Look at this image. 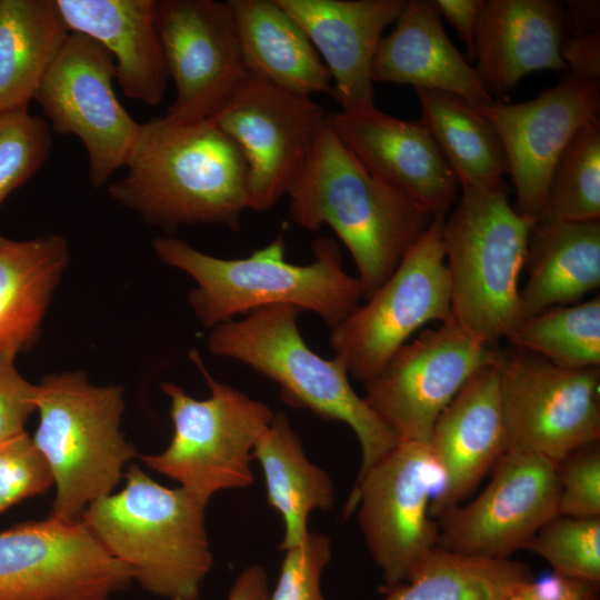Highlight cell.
Masks as SVG:
<instances>
[{"label": "cell", "instance_id": "cell-1", "mask_svg": "<svg viewBox=\"0 0 600 600\" xmlns=\"http://www.w3.org/2000/svg\"><path fill=\"white\" fill-rule=\"evenodd\" d=\"M124 168L109 186L110 197L170 232L194 223L237 230L249 209L246 162L210 119L141 123Z\"/></svg>", "mask_w": 600, "mask_h": 600}, {"label": "cell", "instance_id": "cell-2", "mask_svg": "<svg viewBox=\"0 0 600 600\" xmlns=\"http://www.w3.org/2000/svg\"><path fill=\"white\" fill-rule=\"evenodd\" d=\"M293 222L329 226L348 248L369 299L434 219L410 197L370 173L328 121L287 193Z\"/></svg>", "mask_w": 600, "mask_h": 600}, {"label": "cell", "instance_id": "cell-3", "mask_svg": "<svg viewBox=\"0 0 600 600\" xmlns=\"http://www.w3.org/2000/svg\"><path fill=\"white\" fill-rule=\"evenodd\" d=\"M152 247L164 264L196 280L188 302L204 327L284 304L310 310L333 328L358 308L362 298L358 277L343 270L340 248L327 237L313 241L314 261L304 266L286 260L281 236L242 259L217 258L173 237L157 238Z\"/></svg>", "mask_w": 600, "mask_h": 600}, {"label": "cell", "instance_id": "cell-4", "mask_svg": "<svg viewBox=\"0 0 600 600\" xmlns=\"http://www.w3.org/2000/svg\"><path fill=\"white\" fill-rule=\"evenodd\" d=\"M123 476V489L92 502L81 521L144 590L197 600L213 566L207 504L181 487L156 482L136 463Z\"/></svg>", "mask_w": 600, "mask_h": 600}, {"label": "cell", "instance_id": "cell-5", "mask_svg": "<svg viewBox=\"0 0 600 600\" xmlns=\"http://www.w3.org/2000/svg\"><path fill=\"white\" fill-rule=\"evenodd\" d=\"M300 312L292 306H269L217 324L208 337V349L278 383L289 406L347 423L361 448L359 480L398 439L354 392L347 366L337 357L321 358L307 346L297 327Z\"/></svg>", "mask_w": 600, "mask_h": 600}, {"label": "cell", "instance_id": "cell-6", "mask_svg": "<svg viewBox=\"0 0 600 600\" xmlns=\"http://www.w3.org/2000/svg\"><path fill=\"white\" fill-rule=\"evenodd\" d=\"M533 226L511 206L503 182L462 192L444 220L449 320L479 343L507 339L523 319L519 279Z\"/></svg>", "mask_w": 600, "mask_h": 600}, {"label": "cell", "instance_id": "cell-7", "mask_svg": "<svg viewBox=\"0 0 600 600\" xmlns=\"http://www.w3.org/2000/svg\"><path fill=\"white\" fill-rule=\"evenodd\" d=\"M37 411L32 440L56 486L50 516L79 521L92 502L111 494L137 457L121 431L123 388L92 384L81 371L52 373L38 384Z\"/></svg>", "mask_w": 600, "mask_h": 600}, {"label": "cell", "instance_id": "cell-8", "mask_svg": "<svg viewBox=\"0 0 600 600\" xmlns=\"http://www.w3.org/2000/svg\"><path fill=\"white\" fill-rule=\"evenodd\" d=\"M190 358L210 396L198 400L178 384L162 382L160 388L170 400L172 439L162 452L140 459L208 504L219 491L253 482V450L274 413L262 401L212 378L196 350Z\"/></svg>", "mask_w": 600, "mask_h": 600}, {"label": "cell", "instance_id": "cell-9", "mask_svg": "<svg viewBox=\"0 0 600 600\" xmlns=\"http://www.w3.org/2000/svg\"><path fill=\"white\" fill-rule=\"evenodd\" d=\"M443 482L428 442L398 441L353 484L344 514L357 510L366 546L386 586L407 581L437 547L430 509Z\"/></svg>", "mask_w": 600, "mask_h": 600}, {"label": "cell", "instance_id": "cell-10", "mask_svg": "<svg viewBox=\"0 0 600 600\" xmlns=\"http://www.w3.org/2000/svg\"><path fill=\"white\" fill-rule=\"evenodd\" d=\"M434 218L390 278L343 321L330 343L356 380L366 382L387 364L422 326L450 319L451 288L442 231Z\"/></svg>", "mask_w": 600, "mask_h": 600}, {"label": "cell", "instance_id": "cell-11", "mask_svg": "<svg viewBox=\"0 0 600 600\" xmlns=\"http://www.w3.org/2000/svg\"><path fill=\"white\" fill-rule=\"evenodd\" d=\"M327 116L310 96L248 72L210 120L246 162L249 209L269 210L288 193Z\"/></svg>", "mask_w": 600, "mask_h": 600}, {"label": "cell", "instance_id": "cell-12", "mask_svg": "<svg viewBox=\"0 0 600 600\" xmlns=\"http://www.w3.org/2000/svg\"><path fill=\"white\" fill-rule=\"evenodd\" d=\"M113 80L111 53L97 40L69 32L33 99L56 132L82 142L96 188L124 168L141 129L118 100Z\"/></svg>", "mask_w": 600, "mask_h": 600}, {"label": "cell", "instance_id": "cell-13", "mask_svg": "<svg viewBox=\"0 0 600 600\" xmlns=\"http://www.w3.org/2000/svg\"><path fill=\"white\" fill-rule=\"evenodd\" d=\"M508 450L560 461L600 440V367L569 369L524 350L502 353Z\"/></svg>", "mask_w": 600, "mask_h": 600}, {"label": "cell", "instance_id": "cell-14", "mask_svg": "<svg viewBox=\"0 0 600 600\" xmlns=\"http://www.w3.org/2000/svg\"><path fill=\"white\" fill-rule=\"evenodd\" d=\"M501 354L448 320L400 347L363 382V399L398 441L428 442L438 417L469 378Z\"/></svg>", "mask_w": 600, "mask_h": 600}, {"label": "cell", "instance_id": "cell-15", "mask_svg": "<svg viewBox=\"0 0 600 600\" xmlns=\"http://www.w3.org/2000/svg\"><path fill=\"white\" fill-rule=\"evenodd\" d=\"M133 581L81 520L0 531V600H109Z\"/></svg>", "mask_w": 600, "mask_h": 600}, {"label": "cell", "instance_id": "cell-16", "mask_svg": "<svg viewBox=\"0 0 600 600\" xmlns=\"http://www.w3.org/2000/svg\"><path fill=\"white\" fill-rule=\"evenodd\" d=\"M486 489L438 519L437 546L461 554L507 559L528 549L540 528L558 514L556 462L508 450Z\"/></svg>", "mask_w": 600, "mask_h": 600}, {"label": "cell", "instance_id": "cell-17", "mask_svg": "<svg viewBox=\"0 0 600 600\" xmlns=\"http://www.w3.org/2000/svg\"><path fill=\"white\" fill-rule=\"evenodd\" d=\"M497 130L516 192L514 209L542 218L553 168L574 133L599 120L600 82L567 76L532 100L473 104Z\"/></svg>", "mask_w": 600, "mask_h": 600}, {"label": "cell", "instance_id": "cell-18", "mask_svg": "<svg viewBox=\"0 0 600 600\" xmlns=\"http://www.w3.org/2000/svg\"><path fill=\"white\" fill-rule=\"evenodd\" d=\"M157 27L176 98L167 119H210L248 74L228 1L159 0Z\"/></svg>", "mask_w": 600, "mask_h": 600}, {"label": "cell", "instance_id": "cell-19", "mask_svg": "<svg viewBox=\"0 0 600 600\" xmlns=\"http://www.w3.org/2000/svg\"><path fill=\"white\" fill-rule=\"evenodd\" d=\"M344 146L373 176L446 218L459 182L426 123L402 120L376 106L328 114Z\"/></svg>", "mask_w": 600, "mask_h": 600}, {"label": "cell", "instance_id": "cell-20", "mask_svg": "<svg viewBox=\"0 0 600 600\" xmlns=\"http://www.w3.org/2000/svg\"><path fill=\"white\" fill-rule=\"evenodd\" d=\"M500 361L473 373L433 426L428 444L443 482L431 503L432 518L461 504L508 451Z\"/></svg>", "mask_w": 600, "mask_h": 600}, {"label": "cell", "instance_id": "cell-21", "mask_svg": "<svg viewBox=\"0 0 600 600\" xmlns=\"http://www.w3.org/2000/svg\"><path fill=\"white\" fill-rule=\"evenodd\" d=\"M303 29L331 80L342 111L374 106L371 67L382 33L406 0H277Z\"/></svg>", "mask_w": 600, "mask_h": 600}, {"label": "cell", "instance_id": "cell-22", "mask_svg": "<svg viewBox=\"0 0 600 600\" xmlns=\"http://www.w3.org/2000/svg\"><path fill=\"white\" fill-rule=\"evenodd\" d=\"M566 34L564 9L557 1H484L474 37V69L488 93L502 97L532 71L568 70L561 57Z\"/></svg>", "mask_w": 600, "mask_h": 600}, {"label": "cell", "instance_id": "cell-23", "mask_svg": "<svg viewBox=\"0 0 600 600\" xmlns=\"http://www.w3.org/2000/svg\"><path fill=\"white\" fill-rule=\"evenodd\" d=\"M70 32L102 44L116 62L126 97L159 104L170 80L157 27L158 0H54Z\"/></svg>", "mask_w": 600, "mask_h": 600}, {"label": "cell", "instance_id": "cell-24", "mask_svg": "<svg viewBox=\"0 0 600 600\" xmlns=\"http://www.w3.org/2000/svg\"><path fill=\"white\" fill-rule=\"evenodd\" d=\"M373 56V82L456 94L471 104L492 101L477 70L447 36L433 0H410Z\"/></svg>", "mask_w": 600, "mask_h": 600}, {"label": "cell", "instance_id": "cell-25", "mask_svg": "<svg viewBox=\"0 0 600 600\" xmlns=\"http://www.w3.org/2000/svg\"><path fill=\"white\" fill-rule=\"evenodd\" d=\"M250 73L283 89L332 96L331 76L303 29L277 0H228Z\"/></svg>", "mask_w": 600, "mask_h": 600}, {"label": "cell", "instance_id": "cell-26", "mask_svg": "<svg viewBox=\"0 0 600 600\" xmlns=\"http://www.w3.org/2000/svg\"><path fill=\"white\" fill-rule=\"evenodd\" d=\"M68 262L59 234L22 241L0 234V356L16 358L37 341Z\"/></svg>", "mask_w": 600, "mask_h": 600}, {"label": "cell", "instance_id": "cell-27", "mask_svg": "<svg viewBox=\"0 0 600 600\" xmlns=\"http://www.w3.org/2000/svg\"><path fill=\"white\" fill-rule=\"evenodd\" d=\"M520 290L522 314L577 303L600 286V221H538L531 231Z\"/></svg>", "mask_w": 600, "mask_h": 600}, {"label": "cell", "instance_id": "cell-28", "mask_svg": "<svg viewBox=\"0 0 600 600\" xmlns=\"http://www.w3.org/2000/svg\"><path fill=\"white\" fill-rule=\"evenodd\" d=\"M264 476L269 504L284 523L280 548L299 546L307 538L313 510H330L334 488L328 473L307 458L286 413L276 412L253 450Z\"/></svg>", "mask_w": 600, "mask_h": 600}, {"label": "cell", "instance_id": "cell-29", "mask_svg": "<svg viewBox=\"0 0 600 600\" xmlns=\"http://www.w3.org/2000/svg\"><path fill=\"white\" fill-rule=\"evenodd\" d=\"M69 32L54 0H0V114L29 109Z\"/></svg>", "mask_w": 600, "mask_h": 600}, {"label": "cell", "instance_id": "cell-30", "mask_svg": "<svg viewBox=\"0 0 600 600\" xmlns=\"http://www.w3.org/2000/svg\"><path fill=\"white\" fill-rule=\"evenodd\" d=\"M422 118L462 192L498 188L509 173L501 139L473 104L452 93L416 89Z\"/></svg>", "mask_w": 600, "mask_h": 600}, {"label": "cell", "instance_id": "cell-31", "mask_svg": "<svg viewBox=\"0 0 600 600\" xmlns=\"http://www.w3.org/2000/svg\"><path fill=\"white\" fill-rule=\"evenodd\" d=\"M534 577L523 562L461 554L434 547L382 600H501Z\"/></svg>", "mask_w": 600, "mask_h": 600}, {"label": "cell", "instance_id": "cell-32", "mask_svg": "<svg viewBox=\"0 0 600 600\" xmlns=\"http://www.w3.org/2000/svg\"><path fill=\"white\" fill-rule=\"evenodd\" d=\"M507 340L562 368L600 367V298L524 317Z\"/></svg>", "mask_w": 600, "mask_h": 600}, {"label": "cell", "instance_id": "cell-33", "mask_svg": "<svg viewBox=\"0 0 600 600\" xmlns=\"http://www.w3.org/2000/svg\"><path fill=\"white\" fill-rule=\"evenodd\" d=\"M540 220L600 221L599 120L580 128L558 159Z\"/></svg>", "mask_w": 600, "mask_h": 600}, {"label": "cell", "instance_id": "cell-34", "mask_svg": "<svg viewBox=\"0 0 600 600\" xmlns=\"http://www.w3.org/2000/svg\"><path fill=\"white\" fill-rule=\"evenodd\" d=\"M528 549L558 574L600 582V518L557 514L540 528Z\"/></svg>", "mask_w": 600, "mask_h": 600}, {"label": "cell", "instance_id": "cell-35", "mask_svg": "<svg viewBox=\"0 0 600 600\" xmlns=\"http://www.w3.org/2000/svg\"><path fill=\"white\" fill-rule=\"evenodd\" d=\"M51 130L43 118L21 109L0 114V207L47 162Z\"/></svg>", "mask_w": 600, "mask_h": 600}, {"label": "cell", "instance_id": "cell-36", "mask_svg": "<svg viewBox=\"0 0 600 600\" xmlns=\"http://www.w3.org/2000/svg\"><path fill=\"white\" fill-rule=\"evenodd\" d=\"M53 484L51 469L27 431L0 442V514Z\"/></svg>", "mask_w": 600, "mask_h": 600}, {"label": "cell", "instance_id": "cell-37", "mask_svg": "<svg viewBox=\"0 0 600 600\" xmlns=\"http://www.w3.org/2000/svg\"><path fill=\"white\" fill-rule=\"evenodd\" d=\"M556 468L558 514L600 518V440L574 449Z\"/></svg>", "mask_w": 600, "mask_h": 600}, {"label": "cell", "instance_id": "cell-38", "mask_svg": "<svg viewBox=\"0 0 600 600\" xmlns=\"http://www.w3.org/2000/svg\"><path fill=\"white\" fill-rule=\"evenodd\" d=\"M330 559L329 537L309 531L302 543L284 550L279 579L269 600H326L321 576Z\"/></svg>", "mask_w": 600, "mask_h": 600}, {"label": "cell", "instance_id": "cell-39", "mask_svg": "<svg viewBox=\"0 0 600 600\" xmlns=\"http://www.w3.org/2000/svg\"><path fill=\"white\" fill-rule=\"evenodd\" d=\"M14 359L0 356V442L24 432L37 411L38 384L19 373Z\"/></svg>", "mask_w": 600, "mask_h": 600}, {"label": "cell", "instance_id": "cell-40", "mask_svg": "<svg viewBox=\"0 0 600 600\" xmlns=\"http://www.w3.org/2000/svg\"><path fill=\"white\" fill-rule=\"evenodd\" d=\"M599 583L552 572L533 578L501 600H599Z\"/></svg>", "mask_w": 600, "mask_h": 600}, {"label": "cell", "instance_id": "cell-41", "mask_svg": "<svg viewBox=\"0 0 600 600\" xmlns=\"http://www.w3.org/2000/svg\"><path fill=\"white\" fill-rule=\"evenodd\" d=\"M561 57L571 74L600 82V31L567 32Z\"/></svg>", "mask_w": 600, "mask_h": 600}, {"label": "cell", "instance_id": "cell-42", "mask_svg": "<svg viewBox=\"0 0 600 600\" xmlns=\"http://www.w3.org/2000/svg\"><path fill=\"white\" fill-rule=\"evenodd\" d=\"M441 18L457 31L468 50V59H474V37L484 0H433Z\"/></svg>", "mask_w": 600, "mask_h": 600}, {"label": "cell", "instance_id": "cell-43", "mask_svg": "<svg viewBox=\"0 0 600 600\" xmlns=\"http://www.w3.org/2000/svg\"><path fill=\"white\" fill-rule=\"evenodd\" d=\"M269 581L266 569L253 564L244 568L230 588L227 600H269Z\"/></svg>", "mask_w": 600, "mask_h": 600}]
</instances>
